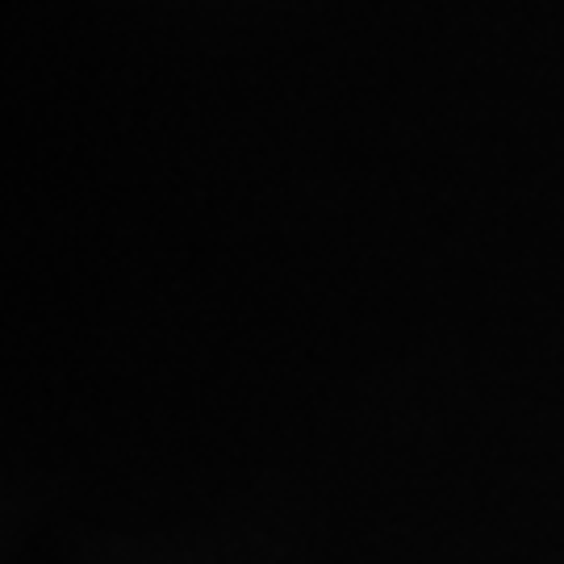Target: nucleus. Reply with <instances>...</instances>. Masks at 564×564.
<instances>
[]
</instances>
